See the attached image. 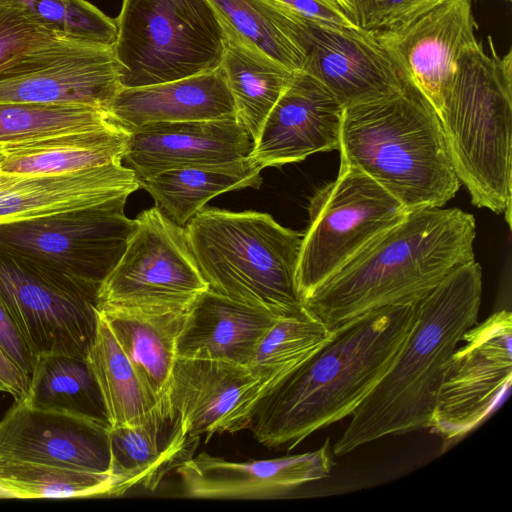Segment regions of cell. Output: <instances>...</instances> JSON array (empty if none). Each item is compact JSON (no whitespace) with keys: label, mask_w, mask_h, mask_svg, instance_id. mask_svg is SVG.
<instances>
[{"label":"cell","mask_w":512,"mask_h":512,"mask_svg":"<svg viewBox=\"0 0 512 512\" xmlns=\"http://www.w3.org/2000/svg\"><path fill=\"white\" fill-rule=\"evenodd\" d=\"M417 303L380 308L333 330L326 343L259 400L249 425L255 439L290 450L351 415L405 342Z\"/></svg>","instance_id":"1"},{"label":"cell","mask_w":512,"mask_h":512,"mask_svg":"<svg viewBox=\"0 0 512 512\" xmlns=\"http://www.w3.org/2000/svg\"><path fill=\"white\" fill-rule=\"evenodd\" d=\"M474 216L459 208L408 212L303 300L330 331L368 312L417 303L474 260Z\"/></svg>","instance_id":"2"},{"label":"cell","mask_w":512,"mask_h":512,"mask_svg":"<svg viewBox=\"0 0 512 512\" xmlns=\"http://www.w3.org/2000/svg\"><path fill=\"white\" fill-rule=\"evenodd\" d=\"M482 271L475 261L449 273L417 303L414 326L389 368L351 414L335 456L389 435L430 428L449 360L478 320Z\"/></svg>","instance_id":"3"},{"label":"cell","mask_w":512,"mask_h":512,"mask_svg":"<svg viewBox=\"0 0 512 512\" xmlns=\"http://www.w3.org/2000/svg\"><path fill=\"white\" fill-rule=\"evenodd\" d=\"M341 163L357 169L408 211L441 208L459 190L437 111L409 80L397 94L344 108Z\"/></svg>","instance_id":"4"},{"label":"cell","mask_w":512,"mask_h":512,"mask_svg":"<svg viewBox=\"0 0 512 512\" xmlns=\"http://www.w3.org/2000/svg\"><path fill=\"white\" fill-rule=\"evenodd\" d=\"M455 173L472 204L504 214L511 227L512 50L476 41L463 50L439 113Z\"/></svg>","instance_id":"5"},{"label":"cell","mask_w":512,"mask_h":512,"mask_svg":"<svg viewBox=\"0 0 512 512\" xmlns=\"http://www.w3.org/2000/svg\"><path fill=\"white\" fill-rule=\"evenodd\" d=\"M184 231L208 290L277 316L303 309L297 285L302 233L267 213L204 207Z\"/></svg>","instance_id":"6"},{"label":"cell","mask_w":512,"mask_h":512,"mask_svg":"<svg viewBox=\"0 0 512 512\" xmlns=\"http://www.w3.org/2000/svg\"><path fill=\"white\" fill-rule=\"evenodd\" d=\"M128 196L68 213L0 225V251L69 291L97 298L135 228Z\"/></svg>","instance_id":"7"},{"label":"cell","mask_w":512,"mask_h":512,"mask_svg":"<svg viewBox=\"0 0 512 512\" xmlns=\"http://www.w3.org/2000/svg\"><path fill=\"white\" fill-rule=\"evenodd\" d=\"M113 47L122 88L175 81L220 67L224 31L209 0H123Z\"/></svg>","instance_id":"8"},{"label":"cell","mask_w":512,"mask_h":512,"mask_svg":"<svg viewBox=\"0 0 512 512\" xmlns=\"http://www.w3.org/2000/svg\"><path fill=\"white\" fill-rule=\"evenodd\" d=\"M308 212L297 267L303 300L408 213L372 178L342 164L338 177L313 195Z\"/></svg>","instance_id":"9"},{"label":"cell","mask_w":512,"mask_h":512,"mask_svg":"<svg viewBox=\"0 0 512 512\" xmlns=\"http://www.w3.org/2000/svg\"><path fill=\"white\" fill-rule=\"evenodd\" d=\"M207 289L184 227L152 207L135 218L123 255L100 285L97 309L183 312Z\"/></svg>","instance_id":"10"},{"label":"cell","mask_w":512,"mask_h":512,"mask_svg":"<svg viewBox=\"0 0 512 512\" xmlns=\"http://www.w3.org/2000/svg\"><path fill=\"white\" fill-rule=\"evenodd\" d=\"M261 1L304 54L302 71L320 82L343 108L390 97L408 83L373 32L323 26Z\"/></svg>","instance_id":"11"},{"label":"cell","mask_w":512,"mask_h":512,"mask_svg":"<svg viewBox=\"0 0 512 512\" xmlns=\"http://www.w3.org/2000/svg\"><path fill=\"white\" fill-rule=\"evenodd\" d=\"M121 88L113 47L67 36L0 70V104L86 105L107 111Z\"/></svg>","instance_id":"12"},{"label":"cell","mask_w":512,"mask_h":512,"mask_svg":"<svg viewBox=\"0 0 512 512\" xmlns=\"http://www.w3.org/2000/svg\"><path fill=\"white\" fill-rule=\"evenodd\" d=\"M461 342L447 365L430 425L447 442L478 426L511 387V312L476 323Z\"/></svg>","instance_id":"13"},{"label":"cell","mask_w":512,"mask_h":512,"mask_svg":"<svg viewBox=\"0 0 512 512\" xmlns=\"http://www.w3.org/2000/svg\"><path fill=\"white\" fill-rule=\"evenodd\" d=\"M0 300L35 355L87 357L97 330V298L64 289L0 251Z\"/></svg>","instance_id":"14"},{"label":"cell","mask_w":512,"mask_h":512,"mask_svg":"<svg viewBox=\"0 0 512 512\" xmlns=\"http://www.w3.org/2000/svg\"><path fill=\"white\" fill-rule=\"evenodd\" d=\"M471 0H442L394 27L373 32L438 115L465 48L477 41Z\"/></svg>","instance_id":"15"},{"label":"cell","mask_w":512,"mask_h":512,"mask_svg":"<svg viewBox=\"0 0 512 512\" xmlns=\"http://www.w3.org/2000/svg\"><path fill=\"white\" fill-rule=\"evenodd\" d=\"M267 388L248 366L176 357L167 393L171 409L192 440L249 428Z\"/></svg>","instance_id":"16"},{"label":"cell","mask_w":512,"mask_h":512,"mask_svg":"<svg viewBox=\"0 0 512 512\" xmlns=\"http://www.w3.org/2000/svg\"><path fill=\"white\" fill-rule=\"evenodd\" d=\"M110 426L15 402L0 421V457L109 473Z\"/></svg>","instance_id":"17"},{"label":"cell","mask_w":512,"mask_h":512,"mask_svg":"<svg viewBox=\"0 0 512 512\" xmlns=\"http://www.w3.org/2000/svg\"><path fill=\"white\" fill-rule=\"evenodd\" d=\"M343 112V106L320 82L297 71L248 156L263 169L338 149Z\"/></svg>","instance_id":"18"},{"label":"cell","mask_w":512,"mask_h":512,"mask_svg":"<svg viewBox=\"0 0 512 512\" xmlns=\"http://www.w3.org/2000/svg\"><path fill=\"white\" fill-rule=\"evenodd\" d=\"M333 456L327 439L311 452L246 462L227 461L204 452L183 461L176 472L190 497L265 498L329 477Z\"/></svg>","instance_id":"19"},{"label":"cell","mask_w":512,"mask_h":512,"mask_svg":"<svg viewBox=\"0 0 512 512\" xmlns=\"http://www.w3.org/2000/svg\"><path fill=\"white\" fill-rule=\"evenodd\" d=\"M253 141L236 118L156 123L128 132L124 160L140 180L247 157Z\"/></svg>","instance_id":"20"},{"label":"cell","mask_w":512,"mask_h":512,"mask_svg":"<svg viewBox=\"0 0 512 512\" xmlns=\"http://www.w3.org/2000/svg\"><path fill=\"white\" fill-rule=\"evenodd\" d=\"M140 188L122 163L52 176L0 172V225L106 204Z\"/></svg>","instance_id":"21"},{"label":"cell","mask_w":512,"mask_h":512,"mask_svg":"<svg viewBox=\"0 0 512 512\" xmlns=\"http://www.w3.org/2000/svg\"><path fill=\"white\" fill-rule=\"evenodd\" d=\"M107 112L110 121L126 132L156 123L236 118L220 67L175 81L121 88Z\"/></svg>","instance_id":"22"},{"label":"cell","mask_w":512,"mask_h":512,"mask_svg":"<svg viewBox=\"0 0 512 512\" xmlns=\"http://www.w3.org/2000/svg\"><path fill=\"white\" fill-rule=\"evenodd\" d=\"M278 317L207 289L186 312L176 340V357L248 366Z\"/></svg>","instance_id":"23"},{"label":"cell","mask_w":512,"mask_h":512,"mask_svg":"<svg viewBox=\"0 0 512 512\" xmlns=\"http://www.w3.org/2000/svg\"><path fill=\"white\" fill-rule=\"evenodd\" d=\"M109 440V473L125 492L135 485L154 489L167 471L190 458L186 455L198 442L183 431L169 402L141 424L111 427Z\"/></svg>","instance_id":"24"},{"label":"cell","mask_w":512,"mask_h":512,"mask_svg":"<svg viewBox=\"0 0 512 512\" xmlns=\"http://www.w3.org/2000/svg\"><path fill=\"white\" fill-rule=\"evenodd\" d=\"M128 132L110 127L26 141L0 142V172L52 176L122 163Z\"/></svg>","instance_id":"25"},{"label":"cell","mask_w":512,"mask_h":512,"mask_svg":"<svg viewBox=\"0 0 512 512\" xmlns=\"http://www.w3.org/2000/svg\"><path fill=\"white\" fill-rule=\"evenodd\" d=\"M218 18L224 31L220 69L234 100L235 117L254 144L267 116L290 85L295 72Z\"/></svg>","instance_id":"26"},{"label":"cell","mask_w":512,"mask_h":512,"mask_svg":"<svg viewBox=\"0 0 512 512\" xmlns=\"http://www.w3.org/2000/svg\"><path fill=\"white\" fill-rule=\"evenodd\" d=\"M262 168L249 156L218 164L160 172L140 180L155 207L175 224L185 225L221 193L261 185Z\"/></svg>","instance_id":"27"},{"label":"cell","mask_w":512,"mask_h":512,"mask_svg":"<svg viewBox=\"0 0 512 512\" xmlns=\"http://www.w3.org/2000/svg\"><path fill=\"white\" fill-rule=\"evenodd\" d=\"M98 312L145 384L159 399H167L176 340L187 311L101 308Z\"/></svg>","instance_id":"28"},{"label":"cell","mask_w":512,"mask_h":512,"mask_svg":"<svg viewBox=\"0 0 512 512\" xmlns=\"http://www.w3.org/2000/svg\"><path fill=\"white\" fill-rule=\"evenodd\" d=\"M24 404L110 425L100 386L87 357L38 354Z\"/></svg>","instance_id":"29"},{"label":"cell","mask_w":512,"mask_h":512,"mask_svg":"<svg viewBox=\"0 0 512 512\" xmlns=\"http://www.w3.org/2000/svg\"><path fill=\"white\" fill-rule=\"evenodd\" d=\"M87 358L100 386L111 427L141 424L168 403V399H159L145 384L99 312Z\"/></svg>","instance_id":"30"},{"label":"cell","mask_w":512,"mask_h":512,"mask_svg":"<svg viewBox=\"0 0 512 512\" xmlns=\"http://www.w3.org/2000/svg\"><path fill=\"white\" fill-rule=\"evenodd\" d=\"M124 493L119 479L110 473L0 457V498H82Z\"/></svg>","instance_id":"31"},{"label":"cell","mask_w":512,"mask_h":512,"mask_svg":"<svg viewBox=\"0 0 512 512\" xmlns=\"http://www.w3.org/2000/svg\"><path fill=\"white\" fill-rule=\"evenodd\" d=\"M332 333L305 307L279 316L262 337L248 367L268 392L326 343Z\"/></svg>","instance_id":"32"},{"label":"cell","mask_w":512,"mask_h":512,"mask_svg":"<svg viewBox=\"0 0 512 512\" xmlns=\"http://www.w3.org/2000/svg\"><path fill=\"white\" fill-rule=\"evenodd\" d=\"M115 126L104 109L86 105L0 104V142L26 141Z\"/></svg>","instance_id":"33"},{"label":"cell","mask_w":512,"mask_h":512,"mask_svg":"<svg viewBox=\"0 0 512 512\" xmlns=\"http://www.w3.org/2000/svg\"><path fill=\"white\" fill-rule=\"evenodd\" d=\"M217 15L241 36L290 70L302 71L305 57L265 10L261 0H209Z\"/></svg>","instance_id":"34"},{"label":"cell","mask_w":512,"mask_h":512,"mask_svg":"<svg viewBox=\"0 0 512 512\" xmlns=\"http://www.w3.org/2000/svg\"><path fill=\"white\" fill-rule=\"evenodd\" d=\"M9 1L70 38L109 47L116 43V19L108 17L86 0Z\"/></svg>","instance_id":"35"},{"label":"cell","mask_w":512,"mask_h":512,"mask_svg":"<svg viewBox=\"0 0 512 512\" xmlns=\"http://www.w3.org/2000/svg\"><path fill=\"white\" fill-rule=\"evenodd\" d=\"M63 36L20 5L0 0V70Z\"/></svg>","instance_id":"36"},{"label":"cell","mask_w":512,"mask_h":512,"mask_svg":"<svg viewBox=\"0 0 512 512\" xmlns=\"http://www.w3.org/2000/svg\"><path fill=\"white\" fill-rule=\"evenodd\" d=\"M442 0H349L350 16L361 29L377 32L394 27Z\"/></svg>","instance_id":"37"},{"label":"cell","mask_w":512,"mask_h":512,"mask_svg":"<svg viewBox=\"0 0 512 512\" xmlns=\"http://www.w3.org/2000/svg\"><path fill=\"white\" fill-rule=\"evenodd\" d=\"M305 20L338 29H361L336 0H267ZM363 30V29H362Z\"/></svg>","instance_id":"38"},{"label":"cell","mask_w":512,"mask_h":512,"mask_svg":"<svg viewBox=\"0 0 512 512\" xmlns=\"http://www.w3.org/2000/svg\"><path fill=\"white\" fill-rule=\"evenodd\" d=\"M0 348L30 379L36 355L1 300Z\"/></svg>","instance_id":"39"},{"label":"cell","mask_w":512,"mask_h":512,"mask_svg":"<svg viewBox=\"0 0 512 512\" xmlns=\"http://www.w3.org/2000/svg\"><path fill=\"white\" fill-rule=\"evenodd\" d=\"M29 377L0 348V391L11 394L15 402L25 399Z\"/></svg>","instance_id":"40"},{"label":"cell","mask_w":512,"mask_h":512,"mask_svg":"<svg viewBox=\"0 0 512 512\" xmlns=\"http://www.w3.org/2000/svg\"><path fill=\"white\" fill-rule=\"evenodd\" d=\"M336 1L350 15V2H349V0H336Z\"/></svg>","instance_id":"41"},{"label":"cell","mask_w":512,"mask_h":512,"mask_svg":"<svg viewBox=\"0 0 512 512\" xmlns=\"http://www.w3.org/2000/svg\"><path fill=\"white\" fill-rule=\"evenodd\" d=\"M506 1H510V0H506Z\"/></svg>","instance_id":"42"}]
</instances>
